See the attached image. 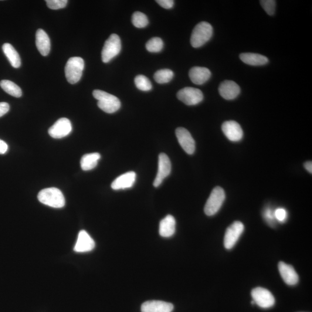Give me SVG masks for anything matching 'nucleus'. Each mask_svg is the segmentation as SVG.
Wrapping results in <instances>:
<instances>
[{
    "mask_svg": "<svg viewBox=\"0 0 312 312\" xmlns=\"http://www.w3.org/2000/svg\"><path fill=\"white\" fill-rule=\"evenodd\" d=\"M177 97L187 105V106H195L203 100V96L202 91L194 87H185L178 91Z\"/></svg>",
    "mask_w": 312,
    "mask_h": 312,
    "instance_id": "0eeeda50",
    "label": "nucleus"
},
{
    "mask_svg": "<svg viewBox=\"0 0 312 312\" xmlns=\"http://www.w3.org/2000/svg\"><path fill=\"white\" fill-rule=\"evenodd\" d=\"M164 43L158 37L152 38L146 44V48L149 52L158 53L163 48Z\"/></svg>",
    "mask_w": 312,
    "mask_h": 312,
    "instance_id": "bb28decb",
    "label": "nucleus"
},
{
    "mask_svg": "<svg viewBox=\"0 0 312 312\" xmlns=\"http://www.w3.org/2000/svg\"><path fill=\"white\" fill-rule=\"evenodd\" d=\"M9 110V106L8 103H4V102H2V103H0V117L4 116Z\"/></svg>",
    "mask_w": 312,
    "mask_h": 312,
    "instance_id": "f704fd0d",
    "label": "nucleus"
},
{
    "mask_svg": "<svg viewBox=\"0 0 312 312\" xmlns=\"http://www.w3.org/2000/svg\"><path fill=\"white\" fill-rule=\"evenodd\" d=\"M95 247L94 240L86 231H80L76 245L74 247L75 252L78 253L89 252L93 250Z\"/></svg>",
    "mask_w": 312,
    "mask_h": 312,
    "instance_id": "4468645a",
    "label": "nucleus"
},
{
    "mask_svg": "<svg viewBox=\"0 0 312 312\" xmlns=\"http://www.w3.org/2000/svg\"><path fill=\"white\" fill-rule=\"evenodd\" d=\"M274 216L278 222L283 223L287 219V213L284 208H278L274 211Z\"/></svg>",
    "mask_w": 312,
    "mask_h": 312,
    "instance_id": "473e14b6",
    "label": "nucleus"
},
{
    "mask_svg": "<svg viewBox=\"0 0 312 312\" xmlns=\"http://www.w3.org/2000/svg\"><path fill=\"white\" fill-rule=\"evenodd\" d=\"M243 231V223L239 221L234 222L227 229L225 239H224V245H225L226 249H232L235 245Z\"/></svg>",
    "mask_w": 312,
    "mask_h": 312,
    "instance_id": "1a4fd4ad",
    "label": "nucleus"
},
{
    "mask_svg": "<svg viewBox=\"0 0 312 312\" xmlns=\"http://www.w3.org/2000/svg\"><path fill=\"white\" fill-rule=\"evenodd\" d=\"M304 167L307 170L312 174V161H307L304 164Z\"/></svg>",
    "mask_w": 312,
    "mask_h": 312,
    "instance_id": "e433bc0d",
    "label": "nucleus"
},
{
    "mask_svg": "<svg viewBox=\"0 0 312 312\" xmlns=\"http://www.w3.org/2000/svg\"><path fill=\"white\" fill-rule=\"evenodd\" d=\"M240 60L248 65L259 66H263L269 63L267 57L260 54L253 53H242L239 56Z\"/></svg>",
    "mask_w": 312,
    "mask_h": 312,
    "instance_id": "4be33fe9",
    "label": "nucleus"
},
{
    "mask_svg": "<svg viewBox=\"0 0 312 312\" xmlns=\"http://www.w3.org/2000/svg\"><path fill=\"white\" fill-rule=\"evenodd\" d=\"M84 62L79 57H73L68 60L65 67L66 79L70 83L76 84L79 82L82 76Z\"/></svg>",
    "mask_w": 312,
    "mask_h": 312,
    "instance_id": "20e7f679",
    "label": "nucleus"
},
{
    "mask_svg": "<svg viewBox=\"0 0 312 312\" xmlns=\"http://www.w3.org/2000/svg\"><path fill=\"white\" fill-rule=\"evenodd\" d=\"M222 131L226 137L231 141L238 142L243 138V130L240 125L235 121L230 120L224 122Z\"/></svg>",
    "mask_w": 312,
    "mask_h": 312,
    "instance_id": "ddd939ff",
    "label": "nucleus"
},
{
    "mask_svg": "<svg viewBox=\"0 0 312 312\" xmlns=\"http://www.w3.org/2000/svg\"><path fill=\"white\" fill-rule=\"evenodd\" d=\"M72 124L67 118H60L48 130L50 137L55 139L63 138L72 131Z\"/></svg>",
    "mask_w": 312,
    "mask_h": 312,
    "instance_id": "9d476101",
    "label": "nucleus"
},
{
    "mask_svg": "<svg viewBox=\"0 0 312 312\" xmlns=\"http://www.w3.org/2000/svg\"><path fill=\"white\" fill-rule=\"evenodd\" d=\"M38 199L43 204L54 208H62L66 203L63 193L55 188L42 190L39 193Z\"/></svg>",
    "mask_w": 312,
    "mask_h": 312,
    "instance_id": "f03ea898",
    "label": "nucleus"
},
{
    "mask_svg": "<svg viewBox=\"0 0 312 312\" xmlns=\"http://www.w3.org/2000/svg\"><path fill=\"white\" fill-rule=\"evenodd\" d=\"M8 146L4 141L0 140V154L4 155L8 151Z\"/></svg>",
    "mask_w": 312,
    "mask_h": 312,
    "instance_id": "c9c22d12",
    "label": "nucleus"
},
{
    "mask_svg": "<svg viewBox=\"0 0 312 312\" xmlns=\"http://www.w3.org/2000/svg\"><path fill=\"white\" fill-rule=\"evenodd\" d=\"M260 4L268 15L273 16L275 12L276 1L274 0H262Z\"/></svg>",
    "mask_w": 312,
    "mask_h": 312,
    "instance_id": "c756f323",
    "label": "nucleus"
},
{
    "mask_svg": "<svg viewBox=\"0 0 312 312\" xmlns=\"http://www.w3.org/2000/svg\"><path fill=\"white\" fill-rule=\"evenodd\" d=\"M176 221L172 215H169L161 220L159 226V233L164 238L172 236L175 233Z\"/></svg>",
    "mask_w": 312,
    "mask_h": 312,
    "instance_id": "412c9836",
    "label": "nucleus"
},
{
    "mask_svg": "<svg viewBox=\"0 0 312 312\" xmlns=\"http://www.w3.org/2000/svg\"><path fill=\"white\" fill-rule=\"evenodd\" d=\"M278 269L285 283L289 286H294L298 283L299 276L292 266L284 262H280L278 264Z\"/></svg>",
    "mask_w": 312,
    "mask_h": 312,
    "instance_id": "f3484780",
    "label": "nucleus"
},
{
    "mask_svg": "<svg viewBox=\"0 0 312 312\" xmlns=\"http://www.w3.org/2000/svg\"><path fill=\"white\" fill-rule=\"evenodd\" d=\"M252 297L254 303L264 309L273 307L275 300L272 293L264 288L257 287L252 291Z\"/></svg>",
    "mask_w": 312,
    "mask_h": 312,
    "instance_id": "6e6552de",
    "label": "nucleus"
},
{
    "mask_svg": "<svg viewBox=\"0 0 312 312\" xmlns=\"http://www.w3.org/2000/svg\"><path fill=\"white\" fill-rule=\"evenodd\" d=\"M158 164L157 174L154 182L155 188L160 186L164 179L170 174L171 171V161L167 155L161 154L159 155Z\"/></svg>",
    "mask_w": 312,
    "mask_h": 312,
    "instance_id": "9b49d317",
    "label": "nucleus"
},
{
    "mask_svg": "<svg viewBox=\"0 0 312 312\" xmlns=\"http://www.w3.org/2000/svg\"><path fill=\"white\" fill-rule=\"evenodd\" d=\"M2 50L13 68H19L21 66V59L19 53L11 44L5 43L2 46Z\"/></svg>",
    "mask_w": 312,
    "mask_h": 312,
    "instance_id": "5701e85b",
    "label": "nucleus"
},
{
    "mask_svg": "<svg viewBox=\"0 0 312 312\" xmlns=\"http://www.w3.org/2000/svg\"><path fill=\"white\" fill-rule=\"evenodd\" d=\"M0 86L11 96L19 98L22 96V92L20 88L11 80H2L0 82Z\"/></svg>",
    "mask_w": 312,
    "mask_h": 312,
    "instance_id": "393cba45",
    "label": "nucleus"
},
{
    "mask_svg": "<svg viewBox=\"0 0 312 312\" xmlns=\"http://www.w3.org/2000/svg\"><path fill=\"white\" fill-rule=\"evenodd\" d=\"M219 91L220 96L227 100L235 99L240 92V87L233 80H225L220 84Z\"/></svg>",
    "mask_w": 312,
    "mask_h": 312,
    "instance_id": "2eb2a0df",
    "label": "nucleus"
},
{
    "mask_svg": "<svg viewBox=\"0 0 312 312\" xmlns=\"http://www.w3.org/2000/svg\"><path fill=\"white\" fill-rule=\"evenodd\" d=\"M225 198V192L222 188L218 186V187L213 189L205 206L204 212L205 214L209 216L216 214L221 208Z\"/></svg>",
    "mask_w": 312,
    "mask_h": 312,
    "instance_id": "39448f33",
    "label": "nucleus"
},
{
    "mask_svg": "<svg viewBox=\"0 0 312 312\" xmlns=\"http://www.w3.org/2000/svg\"><path fill=\"white\" fill-rule=\"evenodd\" d=\"M174 76V73L171 70L162 69L157 71L155 74L154 79L158 83H167L170 82Z\"/></svg>",
    "mask_w": 312,
    "mask_h": 312,
    "instance_id": "a878e982",
    "label": "nucleus"
},
{
    "mask_svg": "<svg viewBox=\"0 0 312 312\" xmlns=\"http://www.w3.org/2000/svg\"><path fill=\"white\" fill-rule=\"evenodd\" d=\"M136 176V174L133 171L125 173L115 180L111 185V188L115 191H118L133 187Z\"/></svg>",
    "mask_w": 312,
    "mask_h": 312,
    "instance_id": "a211bd4d",
    "label": "nucleus"
},
{
    "mask_svg": "<svg viewBox=\"0 0 312 312\" xmlns=\"http://www.w3.org/2000/svg\"><path fill=\"white\" fill-rule=\"evenodd\" d=\"M211 77V71L205 67H195L189 71V77L193 83L201 85Z\"/></svg>",
    "mask_w": 312,
    "mask_h": 312,
    "instance_id": "6ab92c4d",
    "label": "nucleus"
},
{
    "mask_svg": "<svg viewBox=\"0 0 312 312\" xmlns=\"http://www.w3.org/2000/svg\"><path fill=\"white\" fill-rule=\"evenodd\" d=\"M121 49L120 37L113 34L105 42L101 52L102 60L105 63L110 62L112 59L119 54Z\"/></svg>",
    "mask_w": 312,
    "mask_h": 312,
    "instance_id": "423d86ee",
    "label": "nucleus"
},
{
    "mask_svg": "<svg viewBox=\"0 0 312 312\" xmlns=\"http://www.w3.org/2000/svg\"><path fill=\"white\" fill-rule=\"evenodd\" d=\"M36 42L37 49L43 56L49 55L50 50V41L49 36L42 29H39L36 32Z\"/></svg>",
    "mask_w": 312,
    "mask_h": 312,
    "instance_id": "aec40b11",
    "label": "nucleus"
},
{
    "mask_svg": "<svg viewBox=\"0 0 312 312\" xmlns=\"http://www.w3.org/2000/svg\"><path fill=\"white\" fill-rule=\"evenodd\" d=\"M156 2L162 8L165 9L172 8L174 5V1L173 0H157Z\"/></svg>",
    "mask_w": 312,
    "mask_h": 312,
    "instance_id": "72a5a7b5",
    "label": "nucleus"
},
{
    "mask_svg": "<svg viewBox=\"0 0 312 312\" xmlns=\"http://www.w3.org/2000/svg\"><path fill=\"white\" fill-rule=\"evenodd\" d=\"M93 95V97L98 100V107L105 113L113 114L120 109V101L114 95L100 90H94Z\"/></svg>",
    "mask_w": 312,
    "mask_h": 312,
    "instance_id": "f257e3e1",
    "label": "nucleus"
},
{
    "mask_svg": "<svg viewBox=\"0 0 312 312\" xmlns=\"http://www.w3.org/2000/svg\"><path fill=\"white\" fill-rule=\"evenodd\" d=\"M135 85L139 90L148 91L152 89V85L150 80L144 76H138L134 80Z\"/></svg>",
    "mask_w": 312,
    "mask_h": 312,
    "instance_id": "c85d7f7f",
    "label": "nucleus"
},
{
    "mask_svg": "<svg viewBox=\"0 0 312 312\" xmlns=\"http://www.w3.org/2000/svg\"><path fill=\"white\" fill-rule=\"evenodd\" d=\"M176 136L179 143L186 153L188 155H193L195 150V144L194 139L190 132L183 127H179L176 130Z\"/></svg>",
    "mask_w": 312,
    "mask_h": 312,
    "instance_id": "f8f14e48",
    "label": "nucleus"
},
{
    "mask_svg": "<svg viewBox=\"0 0 312 312\" xmlns=\"http://www.w3.org/2000/svg\"><path fill=\"white\" fill-rule=\"evenodd\" d=\"M213 28L208 22H200L196 25L192 34L191 42L192 46L195 48L201 47L211 39Z\"/></svg>",
    "mask_w": 312,
    "mask_h": 312,
    "instance_id": "7ed1b4c3",
    "label": "nucleus"
},
{
    "mask_svg": "<svg viewBox=\"0 0 312 312\" xmlns=\"http://www.w3.org/2000/svg\"><path fill=\"white\" fill-rule=\"evenodd\" d=\"M263 216L264 219L271 226L274 225L275 223V216H274V211L272 208L268 207V208L264 209L263 212Z\"/></svg>",
    "mask_w": 312,
    "mask_h": 312,
    "instance_id": "2f4dec72",
    "label": "nucleus"
},
{
    "mask_svg": "<svg viewBox=\"0 0 312 312\" xmlns=\"http://www.w3.org/2000/svg\"><path fill=\"white\" fill-rule=\"evenodd\" d=\"M46 4L51 9H59L65 8L68 1L67 0H46Z\"/></svg>",
    "mask_w": 312,
    "mask_h": 312,
    "instance_id": "7c9ffc66",
    "label": "nucleus"
},
{
    "mask_svg": "<svg viewBox=\"0 0 312 312\" xmlns=\"http://www.w3.org/2000/svg\"><path fill=\"white\" fill-rule=\"evenodd\" d=\"M132 23L137 28H144L147 26L149 20L147 16L141 12H135L132 16Z\"/></svg>",
    "mask_w": 312,
    "mask_h": 312,
    "instance_id": "cd10ccee",
    "label": "nucleus"
},
{
    "mask_svg": "<svg viewBox=\"0 0 312 312\" xmlns=\"http://www.w3.org/2000/svg\"><path fill=\"white\" fill-rule=\"evenodd\" d=\"M174 305L162 301H148L141 306L142 312H172Z\"/></svg>",
    "mask_w": 312,
    "mask_h": 312,
    "instance_id": "dca6fc26",
    "label": "nucleus"
},
{
    "mask_svg": "<svg viewBox=\"0 0 312 312\" xmlns=\"http://www.w3.org/2000/svg\"><path fill=\"white\" fill-rule=\"evenodd\" d=\"M101 158V155L98 153H93L84 155L80 160L81 168L83 171H90L96 167L98 162Z\"/></svg>",
    "mask_w": 312,
    "mask_h": 312,
    "instance_id": "b1692460",
    "label": "nucleus"
}]
</instances>
